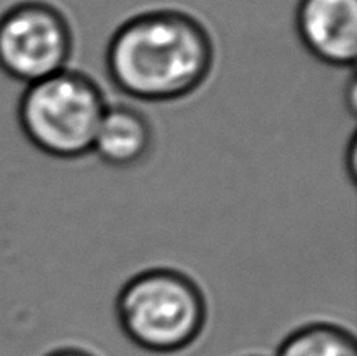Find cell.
I'll return each mask as SVG.
<instances>
[{
	"mask_svg": "<svg viewBox=\"0 0 357 356\" xmlns=\"http://www.w3.org/2000/svg\"><path fill=\"white\" fill-rule=\"evenodd\" d=\"M45 356H94V355H91L89 351H84V349H79V348H59V349H54V351H51Z\"/></svg>",
	"mask_w": 357,
	"mask_h": 356,
	"instance_id": "cell-9",
	"label": "cell"
},
{
	"mask_svg": "<svg viewBox=\"0 0 357 356\" xmlns=\"http://www.w3.org/2000/svg\"><path fill=\"white\" fill-rule=\"evenodd\" d=\"M295 28L309 54L337 68H354L357 0H298Z\"/></svg>",
	"mask_w": 357,
	"mask_h": 356,
	"instance_id": "cell-5",
	"label": "cell"
},
{
	"mask_svg": "<svg viewBox=\"0 0 357 356\" xmlns=\"http://www.w3.org/2000/svg\"><path fill=\"white\" fill-rule=\"evenodd\" d=\"M215 45L208 28L174 9L139 13L121 24L105 51V70L115 89L149 103L176 101L208 80Z\"/></svg>",
	"mask_w": 357,
	"mask_h": 356,
	"instance_id": "cell-1",
	"label": "cell"
},
{
	"mask_svg": "<svg viewBox=\"0 0 357 356\" xmlns=\"http://www.w3.org/2000/svg\"><path fill=\"white\" fill-rule=\"evenodd\" d=\"M115 316L122 334L139 349L173 355L201 337L208 302L188 274L173 267H152L122 285L115 299Z\"/></svg>",
	"mask_w": 357,
	"mask_h": 356,
	"instance_id": "cell-2",
	"label": "cell"
},
{
	"mask_svg": "<svg viewBox=\"0 0 357 356\" xmlns=\"http://www.w3.org/2000/svg\"><path fill=\"white\" fill-rule=\"evenodd\" d=\"M153 147L150 119L131 105H108L93 142V150L105 164L128 170L142 164Z\"/></svg>",
	"mask_w": 357,
	"mask_h": 356,
	"instance_id": "cell-6",
	"label": "cell"
},
{
	"mask_svg": "<svg viewBox=\"0 0 357 356\" xmlns=\"http://www.w3.org/2000/svg\"><path fill=\"white\" fill-rule=\"evenodd\" d=\"M73 34L58 7L24 0L0 16V70L10 79L33 84L66 68Z\"/></svg>",
	"mask_w": 357,
	"mask_h": 356,
	"instance_id": "cell-4",
	"label": "cell"
},
{
	"mask_svg": "<svg viewBox=\"0 0 357 356\" xmlns=\"http://www.w3.org/2000/svg\"><path fill=\"white\" fill-rule=\"evenodd\" d=\"M357 145H356V136H352L351 142L347 147V171L351 181L356 180V166H357Z\"/></svg>",
	"mask_w": 357,
	"mask_h": 356,
	"instance_id": "cell-8",
	"label": "cell"
},
{
	"mask_svg": "<svg viewBox=\"0 0 357 356\" xmlns=\"http://www.w3.org/2000/svg\"><path fill=\"white\" fill-rule=\"evenodd\" d=\"M107 107L103 89L93 77L65 68L24 87L17 122L24 138L45 156L80 159L93 150Z\"/></svg>",
	"mask_w": 357,
	"mask_h": 356,
	"instance_id": "cell-3",
	"label": "cell"
},
{
	"mask_svg": "<svg viewBox=\"0 0 357 356\" xmlns=\"http://www.w3.org/2000/svg\"><path fill=\"white\" fill-rule=\"evenodd\" d=\"M275 356H357V344L347 328L314 321L291 332L281 342Z\"/></svg>",
	"mask_w": 357,
	"mask_h": 356,
	"instance_id": "cell-7",
	"label": "cell"
}]
</instances>
